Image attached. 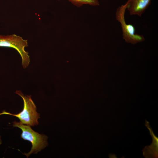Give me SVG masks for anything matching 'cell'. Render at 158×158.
Wrapping results in <instances>:
<instances>
[{"instance_id":"6da1fadb","label":"cell","mask_w":158,"mask_h":158,"mask_svg":"<svg viewBox=\"0 0 158 158\" xmlns=\"http://www.w3.org/2000/svg\"><path fill=\"white\" fill-rule=\"evenodd\" d=\"M15 93L21 97L23 100V110L17 114H12L4 111L0 113V115L8 114L16 116L22 124L30 126L38 125V120L40 118V114L36 111V107L31 98V95H24L20 90H16Z\"/></svg>"},{"instance_id":"7a4b0ae2","label":"cell","mask_w":158,"mask_h":158,"mask_svg":"<svg viewBox=\"0 0 158 158\" xmlns=\"http://www.w3.org/2000/svg\"><path fill=\"white\" fill-rule=\"evenodd\" d=\"M13 123V127H18L22 130L21 138L31 143L32 147L30 151L27 153H23L27 157L32 154L37 153L48 145L47 136L35 132L30 126L23 124L20 122L14 121Z\"/></svg>"},{"instance_id":"3957f363","label":"cell","mask_w":158,"mask_h":158,"mask_svg":"<svg viewBox=\"0 0 158 158\" xmlns=\"http://www.w3.org/2000/svg\"><path fill=\"white\" fill-rule=\"evenodd\" d=\"M127 4L126 2L124 5H121L117 8L116 17L117 20L121 24L123 39L126 42L134 44L144 41L145 38L142 35L135 33V28L133 25L126 23L125 15Z\"/></svg>"},{"instance_id":"277c9868","label":"cell","mask_w":158,"mask_h":158,"mask_svg":"<svg viewBox=\"0 0 158 158\" xmlns=\"http://www.w3.org/2000/svg\"><path fill=\"white\" fill-rule=\"evenodd\" d=\"M28 46L27 40L15 34L0 35V47H8L15 49L22 59V65L24 68L28 66L30 62L28 52L25 50Z\"/></svg>"},{"instance_id":"5b68a950","label":"cell","mask_w":158,"mask_h":158,"mask_svg":"<svg viewBox=\"0 0 158 158\" xmlns=\"http://www.w3.org/2000/svg\"><path fill=\"white\" fill-rule=\"evenodd\" d=\"M152 0H128L127 9L130 15L141 17L151 4Z\"/></svg>"},{"instance_id":"8992f818","label":"cell","mask_w":158,"mask_h":158,"mask_svg":"<svg viewBox=\"0 0 158 158\" xmlns=\"http://www.w3.org/2000/svg\"><path fill=\"white\" fill-rule=\"evenodd\" d=\"M68 0L73 5L78 7H80L84 4H87L92 6H99V3L98 0Z\"/></svg>"},{"instance_id":"52a82bcc","label":"cell","mask_w":158,"mask_h":158,"mask_svg":"<svg viewBox=\"0 0 158 158\" xmlns=\"http://www.w3.org/2000/svg\"><path fill=\"white\" fill-rule=\"evenodd\" d=\"M2 142V141L1 139V136H0V145H1V144Z\"/></svg>"}]
</instances>
